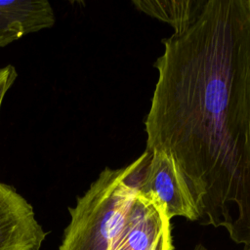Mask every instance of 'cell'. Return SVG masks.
I'll list each match as a JSON object with an SVG mask.
<instances>
[{"mask_svg": "<svg viewBox=\"0 0 250 250\" xmlns=\"http://www.w3.org/2000/svg\"><path fill=\"white\" fill-rule=\"evenodd\" d=\"M54 10L47 0L0 1V48L55 24Z\"/></svg>", "mask_w": 250, "mask_h": 250, "instance_id": "obj_6", "label": "cell"}, {"mask_svg": "<svg viewBox=\"0 0 250 250\" xmlns=\"http://www.w3.org/2000/svg\"><path fill=\"white\" fill-rule=\"evenodd\" d=\"M149 157L146 149L132 163L117 169L106 167L100 173L76 204L68 208L70 221L59 250H110Z\"/></svg>", "mask_w": 250, "mask_h": 250, "instance_id": "obj_2", "label": "cell"}, {"mask_svg": "<svg viewBox=\"0 0 250 250\" xmlns=\"http://www.w3.org/2000/svg\"><path fill=\"white\" fill-rule=\"evenodd\" d=\"M162 43L146 150L174 157L202 224L250 246V0H205Z\"/></svg>", "mask_w": 250, "mask_h": 250, "instance_id": "obj_1", "label": "cell"}, {"mask_svg": "<svg viewBox=\"0 0 250 250\" xmlns=\"http://www.w3.org/2000/svg\"><path fill=\"white\" fill-rule=\"evenodd\" d=\"M149 152L138 190L154 195L165 206L170 219L184 217L189 221L199 220L195 200L174 157L161 149Z\"/></svg>", "mask_w": 250, "mask_h": 250, "instance_id": "obj_4", "label": "cell"}, {"mask_svg": "<svg viewBox=\"0 0 250 250\" xmlns=\"http://www.w3.org/2000/svg\"><path fill=\"white\" fill-rule=\"evenodd\" d=\"M192 250H207L202 244H197Z\"/></svg>", "mask_w": 250, "mask_h": 250, "instance_id": "obj_9", "label": "cell"}, {"mask_svg": "<svg viewBox=\"0 0 250 250\" xmlns=\"http://www.w3.org/2000/svg\"><path fill=\"white\" fill-rule=\"evenodd\" d=\"M46 236L32 205L0 182V250H41Z\"/></svg>", "mask_w": 250, "mask_h": 250, "instance_id": "obj_5", "label": "cell"}, {"mask_svg": "<svg viewBox=\"0 0 250 250\" xmlns=\"http://www.w3.org/2000/svg\"><path fill=\"white\" fill-rule=\"evenodd\" d=\"M205 0H138L133 1L139 11L169 23L174 32L188 26Z\"/></svg>", "mask_w": 250, "mask_h": 250, "instance_id": "obj_7", "label": "cell"}, {"mask_svg": "<svg viewBox=\"0 0 250 250\" xmlns=\"http://www.w3.org/2000/svg\"><path fill=\"white\" fill-rule=\"evenodd\" d=\"M17 76V70L11 64L0 68V107L6 93L16 81Z\"/></svg>", "mask_w": 250, "mask_h": 250, "instance_id": "obj_8", "label": "cell"}, {"mask_svg": "<svg viewBox=\"0 0 250 250\" xmlns=\"http://www.w3.org/2000/svg\"><path fill=\"white\" fill-rule=\"evenodd\" d=\"M247 250H250V247H249V248H248V249H247Z\"/></svg>", "mask_w": 250, "mask_h": 250, "instance_id": "obj_10", "label": "cell"}, {"mask_svg": "<svg viewBox=\"0 0 250 250\" xmlns=\"http://www.w3.org/2000/svg\"><path fill=\"white\" fill-rule=\"evenodd\" d=\"M170 220L154 195L138 190L110 250H174Z\"/></svg>", "mask_w": 250, "mask_h": 250, "instance_id": "obj_3", "label": "cell"}]
</instances>
